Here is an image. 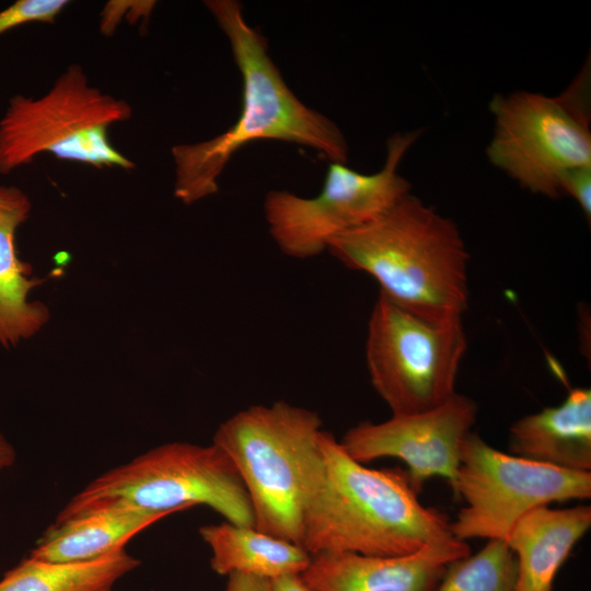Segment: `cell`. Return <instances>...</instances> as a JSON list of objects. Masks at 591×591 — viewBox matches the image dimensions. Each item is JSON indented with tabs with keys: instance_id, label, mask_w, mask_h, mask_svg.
<instances>
[{
	"instance_id": "obj_16",
	"label": "cell",
	"mask_w": 591,
	"mask_h": 591,
	"mask_svg": "<svg viewBox=\"0 0 591 591\" xmlns=\"http://www.w3.org/2000/svg\"><path fill=\"white\" fill-rule=\"evenodd\" d=\"M590 528L589 505L545 506L521 518L506 541L517 563L515 591H553L558 570Z\"/></svg>"
},
{
	"instance_id": "obj_20",
	"label": "cell",
	"mask_w": 591,
	"mask_h": 591,
	"mask_svg": "<svg viewBox=\"0 0 591 591\" xmlns=\"http://www.w3.org/2000/svg\"><path fill=\"white\" fill-rule=\"evenodd\" d=\"M67 0H18L0 11V35L28 23H53Z\"/></svg>"
},
{
	"instance_id": "obj_15",
	"label": "cell",
	"mask_w": 591,
	"mask_h": 591,
	"mask_svg": "<svg viewBox=\"0 0 591 591\" xmlns=\"http://www.w3.org/2000/svg\"><path fill=\"white\" fill-rule=\"evenodd\" d=\"M509 453L542 464L591 472V391L576 387L557 406L518 419Z\"/></svg>"
},
{
	"instance_id": "obj_3",
	"label": "cell",
	"mask_w": 591,
	"mask_h": 591,
	"mask_svg": "<svg viewBox=\"0 0 591 591\" xmlns=\"http://www.w3.org/2000/svg\"><path fill=\"white\" fill-rule=\"evenodd\" d=\"M322 447L324 477L303 523L301 546L310 555H404L453 536L451 520L419 501L406 471L367 467L325 430Z\"/></svg>"
},
{
	"instance_id": "obj_10",
	"label": "cell",
	"mask_w": 591,
	"mask_h": 591,
	"mask_svg": "<svg viewBox=\"0 0 591 591\" xmlns=\"http://www.w3.org/2000/svg\"><path fill=\"white\" fill-rule=\"evenodd\" d=\"M464 507L451 534L506 542L513 526L534 509L591 497V472L564 470L499 451L471 432L450 484Z\"/></svg>"
},
{
	"instance_id": "obj_19",
	"label": "cell",
	"mask_w": 591,
	"mask_h": 591,
	"mask_svg": "<svg viewBox=\"0 0 591 591\" xmlns=\"http://www.w3.org/2000/svg\"><path fill=\"white\" fill-rule=\"evenodd\" d=\"M517 563L506 542L488 541L449 565L434 591H515Z\"/></svg>"
},
{
	"instance_id": "obj_11",
	"label": "cell",
	"mask_w": 591,
	"mask_h": 591,
	"mask_svg": "<svg viewBox=\"0 0 591 591\" xmlns=\"http://www.w3.org/2000/svg\"><path fill=\"white\" fill-rule=\"evenodd\" d=\"M476 403L454 393L429 410L392 415L382 422L362 421L349 428L339 441L359 463L396 457L407 465V476L419 495L434 476L451 484L456 475L462 445L472 432Z\"/></svg>"
},
{
	"instance_id": "obj_23",
	"label": "cell",
	"mask_w": 591,
	"mask_h": 591,
	"mask_svg": "<svg viewBox=\"0 0 591 591\" xmlns=\"http://www.w3.org/2000/svg\"><path fill=\"white\" fill-rule=\"evenodd\" d=\"M273 591H316L301 573H288L270 579Z\"/></svg>"
},
{
	"instance_id": "obj_1",
	"label": "cell",
	"mask_w": 591,
	"mask_h": 591,
	"mask_svg": "<svg viewBox=\"0 0 591 591\" xmlns=\"http://www.w3.org/2000/svg\"><path fill=\"white\" fill-rule=\"evenodd\" d=\"M227 36L242 78L241 113L224 132L172 148L174 195L185 205L216 194L230 159L247 143L268 139L311 148L329 162L346 163L348 142L338 125L306 106L286 83L266 38L251 26L237 0L204 2Z\"/></svg>"
},
{
	"instance_id": "obj_17",
	"label": "cell",
	"mask_w": 591,
	"mask_h": 591,
	"mask_svg": "<svg viewBox=\"0 0 591 591\" xmlns=\"http://www.w3.org/2000/svg\"><path fill=\"white\" fill-rule=\"evenodd\" d=\"M211 549L210 565L219 575L244 573L266 579L302 573L311 555L300 545L224 521L199 529Z\"/></svg>"
},
{
	"instance_id": "obj_4",
	"label": "cell",
	"mask_w": 591,
	"mask_h": 591,
	"mask_svg": "<svg viewBox=\"0 0 591 591\" xmlns=\"http://www.w3.org/2000/svg\"><path fill=\"white\" fill-rule=\"evenodd\" d=\"M323 421L277 401L225 419L212 443L232 461L248 495L254 528L301 546L306 510L325 470Z\"/></svg>"
},
{
	"instance_id": "obj_21",
	"label": "cell",
	"mask_w": 591,
	"mask_h": 591,
	"mask_svg": "<svg viewBox=\"0 0 591 591\" xmlns=\"http://www.w3.org/2000/svg\"><path fill=\"white\" fill-rule=\"evenodd\" d=\"M563 195H569L580 206L586 218H591V165L568 171L561 179Z\"/></svg>"
},
{
	"instance_id": "obj_22",
	"label": "cell",
	"mask_w": 591,
	"mask_h": 591,
	"mask_svg": "<svg viewBox=\"0 0 591 591\" xmlns=\"http://www.w3.org/2000/svg\"><path fill=\"white\" fill-rule=\"evenodd\" d=\"M225 591H273V588L269 579L235 572L228 576Z\"/></svg>"
},
{
	"instance_id": "obj_9",
	"label": "cell",
	"mask_w": 591,
	"mask_h": 591,
	"mask_svg": "<svg viewBox=\"0 0 591 591\" xmlns=\"http://www.w3.org/2000/svg\"><path fill=\"white\" fill-rule=\"evenodd\" d=\"M466 349L462 320H428L379 294L368 322L366 362L392 415L429 410L456 393Z\"/></svg>"
},
{
	"instance_id": "obj_12",
	"label": "cell",
	"mask_w": 591,
	"mask_h": 591,
	"mask_svg": "<svg viewBox=\"0 0 591 591\" xmlns=\"http://www.w3.org/2000/svg\"><path fill=\"white\" fill-rule=\"evenodd\" d=\"M470 554L454 536L395 556L323 552L311 555L301 576L316 591H434L449 565Z\"/></svg>"
},
{
	"instance_id": "obj_13",
	"label": "cell",
	"mask_w": 591,
	"mask_h": 591,
	"mask_svg": "<svg viewBox=\"0 0 591 591\" xmlns=\"http://www.w3.org/2000/svg\"><path fill=\"white\" fill-rule=\"evenodd\" d=\"M171 515L118 501H97L59 512L30 556L50 561H84L125 548L139 532Z\"/></svg>"
},
{
	"instance_id": "obj_8",
	"label": "cell",
	"mask_w": 591,
	"mask_h": 591,
	"mask_svg": "<svg viewBox=\"0 0 591 591\" xmlns=\"http://www.w3.org/2000/svg\"><path fill=\"white\" fill-rule=\"evenodd\" d=\"M420 134L418 129L391 136L384 165L372 174L329 162L323 187L313 197L269 190L264 217L280 252L294 259L318 256L333 239L374 220L409 194L410 184L397 169Z\"/></svg>"
},
{
	"instance_id": "obj_2",
	"label": "cell",
	"mask_w": 591,
	"mask_h": 591,
	"mask_svg": "<svg viewBox=\"0 0 591 591\" xmlns=\"http://www.w3.org/2000/svg\"><path fill=\"white\" fill-rule=\"evenodd\" d=\"M327 252L371 276L381 296L425 318L462 320L467 309L470 256L460 230L410 193L333 239Z\"/></svg>"
},
{
	"instance_id": "obj_18",
	"label": "cell",
	"mask_w": 591,
	"mask_h": 591,
	"mask_svg": "<svg viewBox=\"0 0 591 591\" xmlns=\"http://www.w3.org/2000/svg\"><path fill=\"white\" fill-rule=\"evenodd\" d=\"M139 564L125 548L84 561L28 556L3 575L0 591H115L116 582Z\"/></svg>"
},
{
	"instance_id": "obj_24",
	"label": "cell",
	"mask_w": 591,
	"mask_h": 591,
	"mask_svg": "<svg viewBox=\"0 0 591 591\" xmlns=\"http://www.w3.org/2000/svg\"><path fill=\"white\" fill-rule=\"evenodd\" d=\"M14 460V448L0 432V472L10 467L13 464Z\"/></svg>"
},
{
	"instance_id": "obj_14",
	"label": "cell",
	"mask_w": 591,
	"mask_h": 591,
	"mask_svg": "<svg viewBox=\"0 0 591 591\" xmlns=\"http://www.w3.org/2000/svg\"><path fill=\"white\" fill-rule=\"evenodd\" d=\"M32 201L14 185L0 184V345L16 347L36 335L49 321L50 312L31 292L45 278L33 275L32 266L16 251L15 234L30 217Z\"/></svg>"
},
{
	"instance_id": "obj_5",
	"label": "cell",
	"mask_w": 591,
	"mask_h": 591,
	"mask_svg": "<svg viewBox=\"0 0 591 591\" xmlns=\"http://www.w3.org/2000/svg\"><path fill=\"white\" fill-rule=\"evenodd\" d=\"M131 115L127 101L91 85L83 67L70 65L42 96L10 99L0 119V174L42 153L97 169L131 170L135 163L108 138L109 127Z\"/></svg>"
},
{
	"instance_id": "obj_6",
	"label": "cell",
	"mask_w": 591,
	"mask_h": 591,
	"mask_svg": "<svg viewBox=\"0 0 591 591\" xmlns=\"http://www.w3.org/2000/svg\"><path fill=\"white\" fill-rule=\"evenodd\" d=\"M489 161L523 188L549 198L563 196L561 179L591 165L590 65L556 96L519 91L496 94Z\"/></svg>"
},
{
	"instance_id": "obj_7",
	"label": "cell",
	"mask_w": 591,
	"mask_h": 591,
	"mask_svg": "<svg viewBox=\"0 0 591 591\" xmlns=\"http://www.w3.org/2000/svg\"><path fill=\"white\" fill-rule=\"evenodd\" d=\"M97 501H118L171 514L204 505L230 523L254 526L250 498L236 468L215 443L155 447L96 477L61 512Z\"/></svg>"
}]
</instances>
